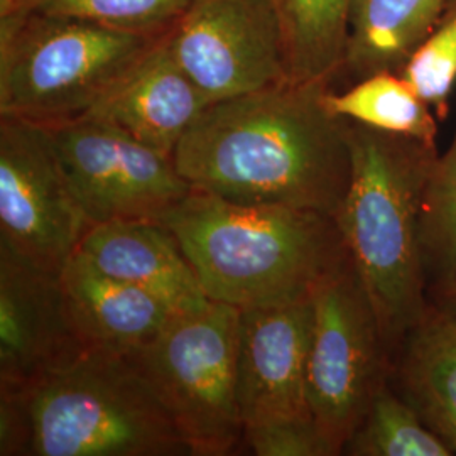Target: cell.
<instances>
[{
	"label": "cell",
	"mask_w": 456,
	"mask_h": 456,
	"mask_svg": "<svg viewBox=\"0 0 456 456\" xmlns=\"http://www.w3.org/2000/svg\"><path fill=\"white\" fill-rule=\"evenodd\" d=\"M330 83L282 82L215 102L175 149L193 190L248 205L337 216L350 183L348 122L326 109Z\"/></svg>",
	"instance_id": "cell-1"
},
{
	"label": "cell",
	"mask_w": 456,
	"mask_h": 456,
	"mask_svg": "<svg viewBox=\"0 0 456 456\" xmlns=\"http://www.w3.org/2000/svg\"><path fill=\"white\" fill-rule=\"evenodd\" d=\"M2 456H193L127 352L90 346L65 367L0 389Z\"/></svg>",
	"instance_id": "cell-2"
},
{
	"label": "cell",
	"mask_w": 456,
	"mask_h": 456,
	"mask_svg": "<svg viewBox=\"0 0 456 456\" xmlns=\"http://www.w3.org/2000/svg\"><path fill=\"white\" fill-rule=\"evenodd\" d=\"M159 224L180 242L207 297L240 311L311 299L348 261L337 220L311 210L193 190Z\"/></svg>",
	"instance_id": "cell-3"
},
{
	"label": "cell",
	"mask_w": 456,
	"mask_h": 456,
	"mask_svg": "<svg viewBox=\"0 0 456 456\" xmlns=\"http://www.w3.org/2000/svg\"><path fill=\"white\" fill-rule=\"evenodd\" d=\"M348 142L350 183L335 220L394 354L429 305L421 203L440 152L436 144L354 122Z\"/></svg>",
	"instance_id": "cell-4"
},
{
	"label": "cell",
	"mask_w": 456,
	"mask_h": 456,
	"mask_svg": "<svg viewBox=\"0 0 456 456\" xmlns=\"http://www.w3.org/2000/svg\"><path fill=\"white\" fill-rule=\"evenodd\" d=\"M154 39L66 17L2 16L0 115L46 127L78 120Z\"/></svg>",
	"instance_id": "cell-5"
},
{
	"label": "cell",
	"mask_w": 456,
	"mask_h": 456,
	"mask_svg": "<svg viewBox=\"0 0 456 456\" xmlns=\"http://www.w3.org/2000/svg\"><path fill=\"white\" fill-rule=\"evenodd\" d=\"M240 310L210 301L176 314L127 352L171 412L193 456H225L244 441L237 395Z\"/></svg>",
	"instance_id": "cell-6"
},
{
	"label": "cell",
	"mask_w": 456,
	"mask_h": 456,
	"mask_svg": "<svg viewBox=\"0 0 456 456\" xmlns=\"http://www.w3.org/2000/svg\"><path fill=\"white\" fill-rule=\"evenodd\" d=\"M313 308L308 406L338 456L375 395L389 384L392 352L350 257L320 284Z\"/></svg>",
	"instance_id": "cell-7"
},
{
	"label": "cell",
	"mask_w": 456,
	"mask_h": 456,
	"mask_svg": "<svg viewBox=\"0 0 456 456\" xmlns=\"http://www.w3.org/2000/svg\"><path fill=\"white\" fill-rule=\"evenodd\" d=\"M66 181L88 225L161 222L191 195L173 156L95 118L48 127Z\"/></svg>",
	"instance_id": "cell-8"
},
{
	"label": "cell",
	"mask_w": 456,
	"mask_h": 456,
	"mask_svg": "<svg viewBox=\"0 0 456 456\" xmlns=\"http://www.w3.org/2000/svg\"><path fill=\"white\" fill-rule=\"evenodd\" d=\"M88 228L48 127L0 115V247L61 273Z\"/></svg>",
	"instance_id": "cell-9"
},
{
	"label": "cell",
	"mask_w": 456,
	"mask_h": 456,
	"mask_svg": "<svg viewBox=\"0 0 456 456\" xmlns=\"http://www.w3.org/2000/svg\"><path fill=\"white\" fill-rule=\"evenodd\" d=\"M167 41L210 105L288 82L273 0H191Z\"/></svg>",
	"instance_id": "cell-10"
},
{
	"label": "cell",
	"mask_w": 456,
	"mask_h": 456,
	"mask_svg": "<svg viewBox=\"0 0 456 456\" xmlns=\"http://www.w3.org/2000/svg\"><path fill=\"white\" fill-rule=\"evenodd\" d=\"M88 348L69 310L61 273L0 247V389L26 386Z\"/></svg>",
	"instance_id": "cell-11"
},
{
	"label": "cell",
	"mask_w": 456,
	"mask_h": 456,
	"mask_svg": "<svg viewBox=\"0 0 456 456\" xmlns=\"http://www.w3.org/2000/svg\"><path fill=\"white\" fill-rule=\"evenodd\" d=\"M313 322V297L240 311L237 395L244 428L311 416L306 375Z\"/></svg>",
	"instance_id": "cell-12"
},
{
	"label": "cell",
	"mask_w": 456,
	"mask_h": 456,
	"mask_svg": "<svg viewBox=\"0 0 456 456\" xmlns=\"http://www.w3.org/2000/svg\"><path fill=\"white\" fill-rule=\"evenodd\" d=\"M167 33L151 43L85 117L173 156L210 102L178 65Z\"/></svg>",
	"instance_id": "cell-13"
},
{
	"label": "cell",
	"mask_w": 456,
	"mask_h": 456,
	"mask_svg": "<svg viewBox=\"0 0 456 456\" xmlns=\"http://www.w3.org/2000/svg\"><path fill=\"white\" fill-rule=\"evenodd\" d=\"M77 254L100 273L164 299L180 313L210 299L176 237L158 222H109L85 232Z\"/></svg>",
	"instance_id": "cell-14"
},
{
	"label": "cell",
	"mask_w": 456,
	"mask_h": 456,
	"mask_svg": "<svg viewBox=\"0 0 456 456\" xmlns=\"http://www.w3.org/2000/svg\"><path fill=\"white\" fill-rule=\"evenodd\" d=\"M61 282L88 346L131 352L152 342L180 314L146 289L100 273L80 254L66 262Z\"/></svg>",
	"instance_id": "cell-15"
},
{
	"label": "cell",
	"mask_w": 456,
	"mask_h": 456,
	"mask_svg": "<svg viewBox=\"0 0 456 456\" xmlns=\"http://www.w3.org/2000/svg\"><path fill=\"white\" fill-rule=\"evenodd\" d=\"M389 384L456 456V311L429 299L392 354Z\"/></svg>",
	"instance_id": "cell-16"
},
{
	"label": "cell",
	"mask_w": 456,
	"mask_h": 456,
	"mask_svg": "<svg viewBox=\"0 0 456 456\" xmlns=\"http://www.w3.org/2000/svg\"><path fill=\"white\" fill-rule=\"evenodd\" d=\"M452 0H354L343 71H401Z\"/></svg>",
	"instance_id": "cell-17"
},
{
	"label": "cell",
	"mask_w": 456,
	"mask_h": 456,
	"mask_svg": "<svg viewBox=\"0 0 456 456\" xmlns=\"http://www.w3.org/2000/svg\"><path fill=\"white\" fill-rule=\"evenodd\" d=\"M288 82L331 83L343 71L354 0H273Z\"/></svg>",
	"instance_id": "cell-18"
},
{
	"label": "cell",
	"mask_w": 456,
	"mask_h": 456,
	"mask_svg": "<svg viewBox=\"0 0 456 456\" xmlns=\"http://www.w3.org/2000/svg\"><path fill=\"white\" fill-rule=\"evenodd\" d=\"M325 103L343 120L436 144L438 115L399 71H379L345 92L330 86Z\"/></svg>",
	"instance_id": "cell-19"
},
{
	"label": "cell",
	"mask_w": 456,
	"mask_h": 456,
	"mask_svg": "<svg viewBox=\"0 0 456 456\" xmlns=\"http://www.w3.org/2000/svg\"><path fill=\"white\" fill-rule=\"evenodd\" d=\"M343 455L455 456L391 384L375 395L370 408L345 443Z\"/></svg>",
	"instance_id": "cell-20"
},
{
	"label": "cell",
	"mask_w": 456,
	"mask_h": 456,
	"mask_svg": "<svg viewBox=\"0 0 456 456\" xmlns=\"http://www.w3.org/2000/svg\"><path fill=\"white\" fill-rule=\"evenodd\" d=\"M190 2L191 0H19L12 12L20 11L77 19L117 33L158 37L175 26Z\"/></svg>",
	"instance_id": "cell-21"
},
{
	"label": "cell",
	"mask_w": 456,
	"mask_h": 456,
	"mask_svg": "<svg viewBox=\"0 0 456 456\" xmlns=\"http://www.w3.org/2000/svg\"><path fill=\"white\" fill-rule=\"evenodd\" d=\"M421 245L429 282L456 271V132L438 154L421 203Z\"/></svg>",
	"instance_id": "cell-22"
},
{
	"label": "cell",
	"mask_w": 456,
	"mask_h": 456,
	"mask_svg": "<svg viewBox=\"0 0 456 456\" xmlns=\"http://www.w3.org/2000/svg\"><path fill=\"white\" fill-rule=\"evenodd\" d=\"M399 73L438 118L448 115L450 97L456 86V0H452Z\"/></svg>",
	"instance_id": "cell-23"
},
{
	"label": "cell",
	"mask_w": 456,
	"mask_h": 456,
	"mask_svg": "<svg viewBox=\"0 0 456 456\" xmlns=\"http://www.w3.org/2000/svg\"><path fill=\"white\" fill-rule=\"evenodd\" d=\"M244 443L257 456H335L311 416L247 426Z\"/></svg>",
	"instance_id": "cell-24"
},
{
	"label": "cell",
	"mask_w": 456,
	"mask_h": 456,
	"mask_svg": "<svg viewBox=\"0 0 456 456\" xmlns=\"http://www.w3.org/2000/svg\"><path fill=\"white\" fill-rule=\"evenodd\" d=\"M429 299L443 308L456 311V271L429 282Z\"/></svg>",
	"instance_id": "cell-25"
},
{
	"label": "cell",
	"mask_w": 456,
	"mask_h": 456,
	"mask_svg": "<svg viewBox=\"0 0 456 456\" xmlns=\"http://www.w3.org/2000/svg\"><path fill=\"white\" fill-rule=\"evenodd\" d=\"M19 0H0V16H7L14 11Z\"/></svg>",
	"instance_id": "cell-26"
}]
</instances>
